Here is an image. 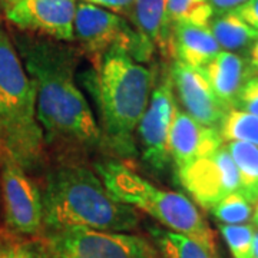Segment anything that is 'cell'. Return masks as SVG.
I'll list each match as a JSON object with an SVG mask.
<instances>
[{"label": "cell", "mask_w": 258, "mask_h": 258, "mask_svg": "<svg viewBox=\"0 0 258 258\" xmlns=\"http://www.w3.org/2000/svg\"><path fill=\"white\" fill-rule=\"evenodd\" d=\"M20 60L36 85L37 119L47 144L89 151L102 132L82 91L75 82L74 49L32 36L15 39Z\"/></svg>", "instance_id": "cell-1"}, {"label": "cell", "mask_w": 258, "mask_h": 258, "mask_svg": "<svg viewBox=\"0 0 258 258\" xmlns=\"http://www.w3.org/2000/svg\"><path fill=\"white\" fill-rule=\"evenodd\" d=\"M42 205L43 227L50 232L64 228L128 232L139 224L137 210L116 201L99 175L81 164H64L47 174Z\"/></svg>", "instance_id": "cell-2"}, {"label": "cell", "mask_w": 258, "mask_h": 258, "mask_svg": "<svg viewBox=\"0 0 258 258\" xmlns=\"http://www.w3.org/2000/svg\"><path fill=\"white\" fill-rule=\"evenodd\" d=\"M99 106L102 138L118 155L135 154L134 134L144 113L154 85V72L134 57L115 49L103 56L93 75Z\"/></svg>", "instance_id": "cell-3"}, {"label": "cell", "mask_w": 258, "mask_h": 258, "mask_svg": "<svg viewBox=\"0 0 258 258\" xmlns=\"http://www.w3.org/2000/svg\"><path fill=\"white\" fill-rule=\"evenodd\" d=\"M36 99V85L9 35L0 29V149L25 171L39 168L45 155Z\"/></svg>", "instance_id": "cell-4"}, {"label": "cell", "mask_w": 258, "mask_h": 258, "mask_svg": "<svg viewBox=\"0 0 258 258\" xmlns=\"http://www.w3.org/2000/svg\"><path fill=\"white\" fill-rule=\"evenodd\" d=\"M105 188L119 203L145 211L169 231L185 235L218 252L217 237L197 204L184 194L161 189L116 161L95 165Z\"/></svg>", "instance_id": "cell-5"}, {"label": "cell", "mask_w": 258, "mask_h": 258, "mask_svg": "<svg viewBox=\"0 0 258 258\" xmlns=\"http://www.w3.org/2000/svg\"><path fill=\"white\" fill-rule=\"evenodd\" d=\"M74 40L92 59L95 66L115 49L126 52L139 63L149 60L155 50L152 43L132 28L126 19L85 2H78Z\"/></svg>", "instance_id": "cell-6"}, {"label": "cell", "mask_w": 258, "mask_h": 258, "mask_svg": "<svg viewBox=\"0 0 258 258\" xmlns=\"http://www.w3.org/2000/svg\"><path fill=\"white\" fill-rule=\"evenodd\" d=\"M49 248L56 258H157L152 245L139 235L91 228L52 231Z\"/></svg>", "instance_id": "cell-7"}, {"label": "cell", "mask_w": 258, "mask_h": 258, "mask_svg": "<svg viewBox=\"0 0 258 258\" xmlns=\"http://www.w3.org/2000/svg\"><path fill=\"white\" fill-rule=\"evenodd\" d=\"M176 174L194 203L208 211L222 198L240 189L238 171L225 145L178 169Z\"/></svg>", "instance_id": "cell-8"}, {"label": "cell", "mask_w": 258, "mask_h": 258, "mask_svg": "<svg viewBox=\"0 0 258 258\" xmlns=\"http://www.w3.org/2000/svg\"><path fill=\"white\" fill-rule=\"evenodd\" d=\"M0 184L5 200L6 221L23 235H35L43 228L42 194L23 168L3 155Z\"/></svg>", "instance_id": "cell-9"}, {"label": "cell", "mask_w": 258, "mask_h": 258, "mask_svg": "<svg viewBox=\"0 0 258 258\" xmlns=\"http://www.w3.org/2000/svg\"><path fill=\"white\" fill-rule=\"evenodd\" d=\"M175 108V91L169 76L151 93L147 111L137 129L142 145L144 161L158 171L165 169L171 159L168 144Z\"/></svg>", "instance_id": "cell-10"}, {"label": "cell", "mask_w": 258, "mask_h": 258, "mask_svg": "<svg viewBox=\"0 0 258 258\" xmlns=\"http://www.w3.org/2000/svg\"><path fill=\"white\" fill-rule=\"evenodd\" d=\"M78 0H18L8 6L6 18L22 30L62 40H74Z\"/></svg>", "instance_id": "cell-11"}, {"label": "cell", "mask_w": 258, "mask_h": 258, "mask_svg": "<svg viewBox=\"0 0 258 258\" xmlns=\"http://www.w3.org/2000/svg\"><path fill=\"white\" fill-rule=\"evenodd\" d=\"M169 76L185 112L205 126L220 128L222 118L230 108H227L212 91L203 69H195L179 60H174Z\"/></svg>", "instance_id": "cell-12"}, {"label": "cell", "mask_w": 258, "mask_h": 258, "mask_svg": "<svg viewBox=\"0 0 258 258\" xmlns=\"http://www.w3.org/2000/svg\"><path fill=\"white\" fill-rule=\"evenodd\" d=\"M222 142L218 129L197 122L176 105L168 144L169 158L176 171L215 152L222 147Z\"/></svg>", "instance_id": "cell-13"}, {"label": "cell", "mask_w": 258, "mask_h": 258, "mask_svg": "<svg viewBox=\"0 0 258 258\" xmlns=\"http://www.w3.org/2000/svg\"><path fill=\"white\" fill-rule=\"evenodd\" d=\"M221 47L207 25L175 23L171 35V56L195 69H204Z\"/></svg>", "instance_id": "cell-14"}, {"label": "cell", "mask_w": 258, "mask_h": 258, "mask_svg": "<svg viewBox=\"0 0 258 258\" xmlns=\"http://www.w3.org/2000/svg\"><path fill=\"white\" fill-rule=\"evenodd\" d=\"M212 91L227 108H235L241 88L247 81V63L240 55L221 50L203 69Z\"/></svg>", "instance_id": "cell-15"}, {"label": "cell", "mask_w": 258, "mask_h": 258, "mask_svg": "<svg viewBox=\"0 0 258 258\" xmlns=\"http://www.w3.org/2000/svg\"><path fill=\"white\" fill-rule=\"evenodd\" d=\"M129 20L152 46L158 47L164 55H171L172 23L166 0H135Z\"/></svg>", "instance_id": "cell-16"}, {"label": "cell", "mask_w": 258, "mask_h": 258, "mask_svg": "<svg viewBox=\"0 0 258 258\" xmlns=\"http://www.w3.org/2000/svg\"><path fill=\"white\" fill-rule=\"evenodd\" d=\"M208 26L221 50L227 52L235 53L238 50L251 47L258 37V30L245 23L234 10L215 15Z\"/></svg>", "instance_id": "cell-17"}, {"label": "cell", "mask_w": 258, "mask_h": 258, "mask_svg": "<svg viewBox=\"0 0 258 258\" xmlns=\"http://www.w3.org/2000/svg\"><path fill=\"white\" fill-rule=\"evenodd\" d=\"M227 149L238 171V192L255 205L258 203V147L247 142H227Z\"/></svg>", "instance_id": "cell-18"}, {"label": "cell", "mask_w": 258, "mask_h": 258, "mask_svg": "<svg viewBox=\"0 0 258 258\" xmlns=\"http://www.w3.org/2000/svg\"><path fill=\"white\" fill-rule=\"evenodd\" d=\"M152 235L157 240L164 258H221L218 252L172 231L152 230Z\"/></svg>", "instance_id": "cell-19"}, {"label": "cell", "mask_w": 258, "mask_h": 258, "mask_svg": "<svg viewBox=\"0 0 258 258\" xmlns=\"http://www.w3.org/2000/svg\"><path fill=\"white\" fill-rule=\"evenodd\" d=\"M218 132L224 142H247L258 147V116L231 108L224 115Z\"/></svg>", "instance_id": "cell-20"}, {"label": "cell", "mask_w": 258, "mask_h": 258, "mask_svg": "<svg viewBox=\"0 0 258 258\" xmlns=\"http://www.w3.org/2000/svg\"><path fill=\"white\" fill-rule=\"evenodd\" d=\"M166 6L172 25L192 23L207 26L215 16L208 0H166Z\"/></svg>", "instance_id": "cell-21"}, {"label": "cell", "mask_w": 258, "mask_h": 258, "mask_svg": "<svg viewBox=\"0 0 258 258\" xmlns=\"http://www.w3.org/2000/svg\"><path fill=\"white\" fill-rule=\"evenodd\" d=\"M252 204H249L240 192H232L222 198L211 210L214 218L220 224L238 225L248 224L252 220Z\"/></svg>", "instance_id": "cell-22"}, {"label": "cell", "mask_w": 258, "mask_h": 258, "mask_svg": "<svg viewBox=\"0 0 258 258\" xmlns=\"http://www.w3.org/2000/svg\"><path fill=\"white\" fill-rule=\"evenodd\" d=\"M220 232L234 258H252V242L255 228L249 224H220Z\"/></svg>", "instance_id": "cell-23"}, {"label": "cell", "mask_w": 258, "mask_h": 258, "mask_svg": "<svg viewBox=\"0 0 258 258\" xmlns=\"http://www.w3.org/2000/svg\"><path fill=\"white\" fill-rule=\"evenodd\" d=\"M0 258H56L50 248L28 242L0 244Z\"/></svg>", "instance_id": "cell-24"}, {"label": "cell", "mask_w": 258, "mask_h": 258, "mask_svg": "<svg viewBox=\"0 0 258 258\" xmlns=\"http://www.w3.org/2000/svg\"><path fill=\"white\" fill-rule=\"evenodd\" d=\"M235 105L241 111L249 112L258 116V76L249 78L244 82Z\"/></svg>", "instance_id": "cell-25"}, {"label": "cell", "mask_w": 258, "mask_h": 258, "mask_svg": "<svg viewBox=\"0 0 258 258\" xmlns=\"http://www.w3.org/2000/svg\"><path fill=\"white\" fill-rule=\"evenodd\" d=\"M78 2H85V3L99 6L102 9L113 12V13L119 15L123 19H128V20L132 15L134 6H135V0H78Z\"/></svg>", "instance_id": "cell-26"}, {"label": "cell", "mask_w": 258, "mask_h": 258, "mask_svg": "<svg viewBox=\"0 0 258 258\" xmlns=\"http://www.w3.org/2000/svg\"><path fill=\"white\" fill-rule=\"evenodd\" d=\"M234 12L251 28L258 30V0H247Z\"/></svg>", "instance_id": "cell-27"}, {"label": "cell", "mask_w": 258, "mask_h": 258, "mask_svg": "<svg viewBox=\"0 0 258 258\" xmlns=\"http://www.w3.org/2000/svg\"><path fill=\"white\" fill-rule=\"evenodd\" d=\"M208 2L214 10V15H221V13L240 8L241 5L245 3L247 0H208Z\"/></svg>", "instance_id": "cell-28"}, {"label": "cell", "mask_w": 258, "mask_h": 258, "mask_svg": "<svg viewBox=\"0 0 258 258\" xmlns=\"http://www.w3.org/2000/svg\"><path fill=\"white\" fill-rule=\"evenodd\" d=\"M249 66L254 71H258V37L249 47Z\"/></svg>", "instance_id": "cell-29"}, {"label": "cell", "mask_w": 258, "mask_h": 258, "mask_svg": "<svg viewBox=\"0 0 258 258\" xmlns=\"http://www.w3.org/2000/svg\"><path fill=\"white\" fill-rule=\"evenodd\" d=\"M252 258H258V231L254 234V242H252Z\"/></svg>", "instance_id": "cell-30"}, {"label": "cell", "mask_w": 258, "mask_h": 258, "mask_svg": "<svg viewBox=\"0 0 258 258\" xmlns=\"http://www.w3.org/2000/svg\"><path fill=\"white\" fill-rule=\"evenodd\" d=\"M252 222H254V225L258 228V203L255 204V210L252 211Z\"/></svg>", "instance_id": "cell-31"}, {"label": "cell", "mask_w": 258, "mask_h": 258, "mask_svg": "<svg viewBox=\"0 0 258 258\" xmlns=\"http://www.w3.org/2000/svg\"><path fill=\"white\" fill-rule=\"evenodd\" d=\"M2 2H6V3H8V6H10V5H13V3H16L18 0H2Z\"/></svg>", "instance_id": "cell-32"}]
</instances>
